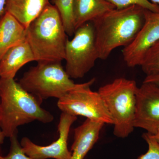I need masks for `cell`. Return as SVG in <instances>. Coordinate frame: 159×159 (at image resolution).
<instances>
[{
  "mask_svg": "<svg viewBox=\"0 0 159 159\" xmlns=\"http://www.w3.org/2000/svg\"><path fill=\"white\" fill-rule=\"evenodd\" d=\"M41 103L14 79L0 78V128L5 136L17 134L20 126L33 121L52 122L54 116Z\"/></svg>",
  "mask_w": 159,
  "mask_h": 159,
  "instance_id": "6da1fadb",
  "label": "cell"
},
{
  "mask_svg": "<svg viewBox=\"0 0 159 159\" xmlns=\"http://www.w3.org/2000/svg\"><path fill=\"white\" fill-rule=\"evenodd\" d=\"M144 9L135 5L116 8L92 22L99 59L106 60L114 50L134 40L144 24Z\"/></svg>",
  "mask_w": 159,
  "mask_h": 159,
  "instance_id": "7a4b0ae2",
  "label": "cell"
},
{
  "mask_svg": "<svg viewBox=\"0 0 159 159\" xmlns=\"http://www.w3.org/2000/svg\"><path fill=\"white\" fill-rule=\"evenodd\" d=\"M26 41L35 61L61 62L65 58L67 34L58 10L49 4L26 30Z\"/></svg>",
  "mask_w": 159,
  "mask_h": 159,
  "instance_id": "3957f363",
  "label": "cell"
},
{
  "mask_svg": "<svg viewBox=\"0 0 159 159\" xmlns=\"http://www.w3.org/2000/svg\"><path fill=\"white\" fill-rule=\"evenodd\" d=\"M138 88L135 80L121 77L98 91L112 119L114 135L118 138H126L135 128Z\"/></svg>",
  "mask_w": 159,
  "mask_h": 159,
  "instance_id": "277c9868",
  "label": "cell"
},
{
  "mask_svg": "<svg viewBox=\"0 0 159 159\" xmlns=\"http://www.w3.org/2000/svg\"><path fill=\"white\" fill-rule=\"evenodd\" d=\"M38 63L24 74L19 83L40 102L52 97L60 99L79 85L71 79L61 62Z\"/></svg>",
  "mask_w": 159,
  "mask_h": 159,
  "instance_id": "5b68a950",
  "label": "cell"
},
{
  "mask_svg": "<svg viewBox=\"0 0 159 159\" xmlns=\"http://www.w3.org/2000/svg\"><path fill=\"white\" fill-rule=\"evenodd\" d=\"M71 40L67 39L65 70L70 78H82L99 59L93 24L85 23L75 31Z\"/></svg>",
  "mask_w": 159,
  "mask_h": 159,
  "instance_id": "8992f818",
  "label": "cell"
},
{
  "mask_svg": "<svg viewBox=\"0 0 159 159\" xmlns=\"http://www.w3.org/2000/svg\"><path fill=\"white\" fill-rule=\"evenodd\" d=\"M95 81L93 78L79 84L58 99L57 105L62 112L72 116L86 117L96 122L113 124V121L102 98L98 92L91 89Z\"/></svg>",
  "mask_w": 159,
  "mask_h": 159,
  "instance_id": "52a82bcc",
  "label": "cell"
},
{
  "mask_svg": "<svg viewBox=\"0 0 159 159\" xmlns=\"http://www.w3.org/2000/svg\"><path fill=\"white\" fill-rule=\"evenodd\" d=\"M77 119L76 116L62 112L58 125L57 140L48 145L40 146L24 137L20 142L23 151L32 159H71L72 152L68 148V140L71 125Z\"/></svg>",
  "mask_w": 159,
  "mask_h": 159,
  "instance_id": "ba28073f",
  "label": "cell"
},
{
  "mask_svg": "<svg viewBox=\"0 0 159 159\" xmlns=\"http://www.w3.org/2000/svg\"><path fill=\"white\" fill-rule=\"evenodd\" d=\"M144 22L135 38L122 51L129 67L140 66L147 51L159 41V12L144 9Z\"/></svg>",
  "mask_w": 159,
  "mask_h": 159,
  "instance_id": "9c48e42d",
  "label": "cell"
},
{
  "mask_svg": "<svg viewBox=\"0 0 159 159\" xmlns=\"http://www.w3.org/2000/svg\"><path fill=\"white\" fill-rule=\"evenodd\" d=\"M134 126L154 134L159 128V86L143 82L136 93Z\"/></svg>",
  "mask_w": 159,
  "mask_h": 159,
  "instance_id": "30bf717a",
  "label": "cell"
},
{
  "mask_svg": "<svg viewBox=\"0 0 159 159\" xmlns=\"http://www.w3.org/2000/svg\"><path fill=\"white\" fill-rule=\"evenodd\" d=\"M104 123L87 119L74 129L71 159H84L99 139Z\"/></svg>",
  "mask_w": 159,
  "mask_h": 159,
  "instance_id": "8fae6325",
  "label": "cell"
},
{
  "mask_svg": "<svg viewBox=\"0 0 159 159\" xmlns=\"http://www.w3.org/2000/svg\"><path fill=\"white\" fill-rule=\"evenodd\" d=\"M35 61L29 43L25 41L12 47L0 59V78L14 79L16 73L26 64Z\"/></svg>",
  "mask_w": 159,
  "mask_h": 159,
  "instance_id": "7c38bea8",
  "label": "cell"
},
{
  "mask_svg": "<svg viewBox=\"0 0 159 159\" xmlns=\"http://www.w3.org/2000/svg\"><path fill=\"white\" fill-rule=\"evenodd\" d=\"M49 4V0H6L5 10L27 29Z\"/></svg>",
  "mask_w": 159,
  "mask_h": 159,
  "instance_id": "4fadbf2b",
  "label": "cell"
},
{
  "mask_svg": "<svg viewBox=\"0 0 159 159\" xmlns=\"http://www.w3.org/2000/svg\"><path fill=\"white\" fill-rule=\"evenodd\" d=\"M115 6L106 0H74V17L76 30L85 23L93 22Z\"/></svg>",
  "mask_w": 159,
  "mask_h": 159,
  "instance_id": "5bb4252c",
  "label": "cell"
},
{
  "mask_svg": "<svg viewBox=\"0 0 159 159\" xmlns=\"http://www.w3.org/2000/svg\"><path fill=\"white\" fill-rule=\"evenodd\" d=\"M26 28L6 12L0 19V59L9 49L26 40Z\"/></svg>",
  "mask_w": 159,
  "mask_h": 159,
  "instance_id": "9a60e30c",
  "label": "cell"
},
{
  "mask_svg": "<svg viewBox=\"0 0 159 159\" xmlns=\"http://www.w3.org/2000/svg\"><path fill=\"white\" fill-rule=\"evenodd\" d=\"M58 10L66 33L72 36L75 33L74 17V0H52Z\"/></svg>",
  "mask_w": 159,
  "mask_h": 159,
  "instance_id": "2e32d148",
  "label": "cell"
},
{
  "mask_svg": "<svg viewBox=\"0 0 159 159\" xmlns=\"http://www.w3.org/2000/svg\"><path fill=\"white\" fill-rule=\"evenodd\" d=\"M140 66L146 76L159 74V41L148 49Z\"/></svg>",
  "mask_w": 159,
  "mask_h": 159,
  "instance_id": "e0dca14e",
  "label": "cell"
},
{
  "mask_svg": "<svg viewBox=\"0 0 159 159\" xmlns=\"http://www.w3.org/2000/svg\"><path fill=\"white\" fill-rule=\"evenodd\" d=\"M117 9H122L131 6H138L146 10L159 12V6L148 0H106Z\"/></svg>",
  "mask_w": 159,
  "mask_h": 159,
  "instance_id": "ac0fdd59",
  "label": "cell"
},
{
  "mask_svg": "<svg viewBox=\"0 0 159 159\" xmlns=\"http://www.w3.org/2000/svg\"><path fill=\"white\" fill-rule=\"evenodd\" d=\"M147 143L148 149L146 153L141 155L138 159H159V143L152 135L145 133L142 135Z\"/></svg>",
  "mask_w": 159,
  "mask_h": 159,
  "instance_id": "d6986e66",
  "label": "cell"
},
{
  "mask_svg": "<svg viewBox=\"0 0 159 159\" xmlns=\"http://www.w3.org/2000/svg\"><path fill=\"white\" fill-rule=\"evenodd\" d=\"M11 146L9 153L6 157L0 156V159H32L23 151L20 143L19 142L17 134L10 138Z\"/></svg>",
  "mask_w": 159,
  "mask_h": 159,
  "instance_id": "ffe728a7",
  "label": "cell"
},
{
  "mask_svg": "<svg viewBox=\"0 0 159 159\" xmlns=\"http://www.w3.org/2000/svg\"><path fill=\"white\" fill-rule=\"evenodd\" d=\"M143 82L153 84L159 86V74L146 76Z\"/></svg>",
  "mask_w": 159,
  "mask_h": 159,
  "instance_id": "44dd1931",
  "label": "cell"
},
{
  "mask_svg": "<svg viewBox=\"0 0 159 159\" xmlns=\"http://www.w3.org/2000/svg\"><path fill=\"white\" fill-rule=\"evenodd\" d=\"M6 0H0V19L6 12Z\"/></svg>",
  "mask_w": 159,
  "mask_h": 159,
  "instance_id": "7402d4cb",
  "label": "cell"
},
{
  "mask_svg": "<svg viewBox=\"0 0 159 159\" xmlns=\"http://www.w3.org/2000/svg\"><path fill=\"white\" fill-rule=\"evenodd\" d=\"M5 138H6V136H5V134L0 128V145L3 144Z\"/></svg>",
  "mask_w": 159,
  "mask_h": 159,
  "instance_id": "603a6c76",
  "label": "cell"
},
{
  "mask_svg": "<svg viewBox=\"0 0 159 159\" xmlns=\"http://www.w3.org/2000/svg\"><path fill=\"white\" fill-rule=\"evenodd\" d=\"M152 136L156 140L157 142L159 143V128L158 129L156 133L152 135Z\"/></svg>",
  "mask_w": 159,
  "mask_h": 159,
  "instance_id": "cb8c5ba5",
  "label": "cell"
},
{
  "mask_svg": "<svg viewBox=\"0 0 159 159\" xmlns=\"http://www.w3.org/2000/svg\"><path fill=\"white\" fill-rule=\"evenodd\" d=\"M148 1H150L151 2L159 6V0H148Z\"/></svg>",
  "mask_w": 159,
  "mask_h": 159,
  "instance_id": "d4e9b609",
  "label": "cell"
}]
</instances>
